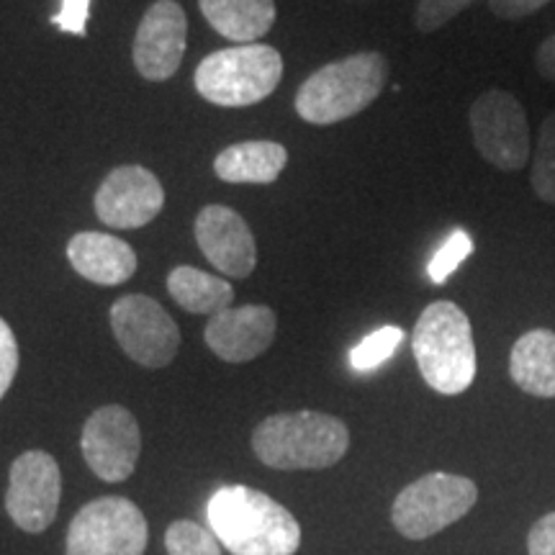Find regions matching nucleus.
<instances>
[{"instance_id":"24","label":"nucleus","mask_w":555,"mask_h":555,"mask_svg":"<svg viewBox=\"0 0 555 555\" xmlns=\"http://www.w3.org/2000/svg\"><path fill=\"white\" fill-rule=\"evenodd\" d=\"M474 253V240H470L468 232L463 229H455L453 234L446 240V245L435 253V258L429 260L427 275L433 283H446L450 275L461 268V262Z\"/></svg>"},{"instance_id":"17","label":"nucleus","mask_w":555,"mask_h":555,"mask_svg":"<svg viewBox=\"0 0 555 555\" xmlns=\"http://www.w3.org/2000/svg\"><path fill=\"white\" fill-rule=\"evenodd\" d=\"M288 165V152L283 144L268 142V139H253V142H237L221 150L214 159V172L224 183H255L268 185L281 178Z\"/></svg>"},{"instance_id":"10","label":"nucleus","mask_w":555,"mask_h":555,"mask_svg":"<svg viewBox=\"0 0 555 555\" xmlns=\"http://www.w3.org/2000/svg\"><path fill=\"white\" fill-rule=\"evenodd\" d=\"M62 499L57 461L44 450H26L13 461L5 491V512L18 530L39 535L54 522Z\"/></svg>"},{"instance_id":"29","label":"nucleus","mask_w":555,"mask_h":555,"mask_svg":"<svg viewBox=\"0 0 555 555\" xmlns=\"http://www.w3.org/2000/svg\"><path fill=\"white\" fill-rule=\"evenodd\" d=\"M545 3H551V0H489V9L499 18L515 21L540 11Z\"/></svg>"},{"instance_id":"3","label":"nucleus","mask_w":555,"mask_h":555,"mask_svg":"<svg viewBox=\"0 0 555 555\" xmlns=\"http://www.w3.org/2000/svg\"><path fill=\"white\" fill-rule=\"evenodd\" d=\"M412 350L425 384L442 397H457L476 380V345L470 319L453 301H435L412 332Z\"/></svg>"},{"instance_id":"1","label":"nucleus","mask_w":555,"mask_h":555,"mask_svg":"<svg viewBox=\"0 0 555 555\" xmlns=\"http://www.w3.org/2000/svg\"><path fill=\"white\" fill-rule=\"evenodd\" d=\"M208 530L232 555H294L301 527L283 504L249 486H221L206 504Z\"/></svg>"},{"instance_id":"12","label":"nucleus","mask_w":555,"mask_h":555,"mask_svg":"<svg viewBox=\"0 0 555 555\" xmlns=\"http://www.w3.org/2000/svg\"><path fill=\"white\" fill-rule=\"evenodd\" d=\"M93 206L106 227L139 229L163 211L165 191L152 170L142 165H121L103 178Z\"/></svg>"},{"instance_id":"14","label":"nucleus","mask_w":555,"mask_h":555,"mask_svg":"<svg viewBox=\"0 0 555 555\" xmlns=\"http://www.w3.org/2000/svg\"><path fill=\"white\" fill-rule=\"evenodd\" d=\"M196 242L204 258L229 278H247L258 266L253 229L234 208L211 204L196 217Z\"/></svg>"},{"instance_id":"20","label":"nucleus","mask_w":555,"mask_h":555,"mask_svg":"<svg viewBox=\"0 0 555 555\" xmlns=\"http://www.w3.org/2000/svg\"><path fill=\"white\" fill-rule=\"evenodd\" d=\"M168 294L180 309L191 314H219L232 307L234 288L229 281H221L219 275L204 273V270L191 266H178L168 275Z\"/></svg>"},{"instance_id":"18","label":"nucleus","mask_w":555,"mask_h":555,"mask_svg":"<svg viewBox=\"0 0 555 555\" xmlns=\"http://www.w3.org/2000/svg\"><path fill=\"white\" fill-rule=\"evenodd\" d=\"M509 376L525 393L555 399V332L538 327L512 345Z\"/></svg>"},{"instance_id":"27","label":"nucleus","mask_w":555,"mask_h":555,"mask_svg":"<svg viewBox=\"0 0 555 555\" xmlns=\"http://www.w3.org/2000/svg\"><path fill=\"white\" fill-rule=\"evenodd\" d=\"M90 16V0H62L60 13L52 16V24L65 34H75V37H86Z\"/></svg>"},{"instance_id":"9","label":"nucleus","mask_w":555,"mask_h":555,"mask_svg":"<svg viewBox=\"0 0 555 555\" xmlns=\"http://www.w3.org/2000/svg\"><path fill=\"white\" fill-rule=\"evenodd\" d=\"M111 330L121 350L142 367H165L180 350V330L155 298L131 294L114 301Z\"/></svg>"},{"instance_id":"21","label":"nucleus","mask_w":555,"mask_h":555,"mask_svg":"<svg viewBox=\"0 0 555 555\" xmlns=\"http://www.w3.org/2000/svg\"><path fill=\"white\" fill-rule=\"evenodd\" d=\"M530 183L540 201L555 206V111L540 124Z\"/></svg>"},{"instance_id":"5","label":"nucleus","mask_w":555,"mask_h":555,"mask_svg":"<svg viewBox=\"0 0 555 555\" xmlns=\"http://www.w3.org/2000/svg\"><path fill=\"white\" fill-rule=\"evenodd\" d=\"M283 57L273 47L234 44L201 60L193 75L198 95L221 108H245L266 101L281 86Z\"/></svg>"},{"instance_id":"22","label":"nucleus","mask_w":555,"mask_h":555,"mask_svg":"<svg viewBox=\"0 0 555 555\" xmlns=\"http://www.w3.org/2000/svg\"><path fill=\"white\" fill-rule=\"evenodd\" d=\"M401 343H404V330L393 327V324L371 332L350 350V365L360 373L376 371L378 365H384L399 350Z\"/></svg>"},{"instance_id":"28","label":"nucleus","mask_w":555,"mask_h":555,"mask_svg":"<svg viewBox=\"0 0 555 555\" xmlns=\"http://www.w3.org/2000/svg\"><path fill=\"white\" fill-rule=\"evenodd\" d=\"M527 551L530 555H555V512L540 517L527 535Z\"/></svg>"},{"instance_id":"23","label":"nucleus","mask_w":555,"mask_h":555,"mask_svg":"<svg viewBox=\"0 0 555 555\" xmlns=\"http://www.w3.org/2000/svg\"><path fill=\"white\" fill-rule=\"evenodd\" d=\"M165 551L168 555H224L219 538L191 519H178L168 527Z\"/></svg>"},{"instance_id":"8","label":"nucleus","mask_w":555,"mask_h":555,"mask_svg":"<svg viewBox=\"0 0 555 555\" xmlns=\"http://www.w3.org/2000/svg\"><path fill=\"white\" fill-rule=\"evenodd\" d=\"M474 144L496 170L519 172L532 152L530 124L517 95L491 88L476 99L468 114Z\"/></svg>"},{"instance_id":"11","label":"nucleus","mask_w":555,"mask_h":555,"mask_svg":"<svg viewBox=\"0 0 555 555\" xmlns=\"http://www.w3.org/2000/svg\"><path fill=\"white\" fill-rule=\"evenodd\" d=\"M80 450L88 468L101 481L121 483L134 474L142 453V433L127 406L108 404L95 409L82 425Z\"/></svg>"},{"instance_id":"15","label":"nucleus","mask_w":555,"mask_h":555,"mask_svg":"<svg viewBox=\"0 0 555 555\" xmlns=\"http://www.w3.org/2000/svg\"><path fill=\"white\" fill-rule=\"evenodd\" d=\"M275 332V311L262 304H247V307H229L214 314L206 324L204 339L208 350L224 363H249L273 345Z\"/></svg>"},{"instance_id":"25","label":"nucleus","mask_w":555,"mask_h":555,"mask_svg":"<svg viewBox=\"0 0 555 555\" xmlns=\"http://www.w3.org/2000/svg\"><path fill=\"white\" fill-rule=\"evenodd\" d=\"M470 3H476V0H420L414 13L416 29L422 34H433L448 21H453L457 13L466 11Z\"/></svg>"},{"instance_id":"30","label":"nucleus","mask_w":555,"mask_h":555,"mask_svg":"<svg viewBox=\"0 0 555 555\" xmlns=\"http://www.w3.org/2000/svg\"><path fill=\"white\" fill-rule=\"evenodd\" d=\"M535 67L545 80L555 82V34H553V37H547L543 44L538 47Z\"/></svg>"},{"instance_id":"6","label":"nucleus","mask_w":555,"mask_h":555,"mask_svg":"<svg viewBox=\"0 0 555 555\" xmlns=\"http://www.w3.org/2000/svg\"><path fill=\"white\" fill-rule=\"evenodd\" d=\"M478 486L466 476L435 470L399 491L391 522L406 540H427L474 509Z\"/></svg>"},{"instance_id":"4","label":"nucleus","mask_w":555,"mask_h":555,"mask_svg":"<svg viewBox=\"0 0 555 555\" xmlns=\"http://www.w3.org/2000/svg\"><path fill=\"white\" fill-rule=\"evenodd\" d=\"M388 62L380 52H358L330 62L304 80L296 114L314 127H332L365 111L384 93Z\"/></svg>"},{"instance_id":"16","label":"nucleus","mask_w":555,"mask_h":555,"mask_svg":"<svg viewBox=\"0 0 555 555\" xmlns=\"http://www.w3.org/2000/svg\"><path fill=\"white\" fill-rule=\"evenodd\" d=\"M67 260L95 286H121L137 273V253L127 242L103 232H80L67 242Z\"/></svg>"},{"instance_id":"7","label":"nucleus","mask_w":555,"mask_h":555,"mask_svg":"<svg viewBox=\"0 0 555 555\" xmlns=\"http://www.w3.org/2000/svg\"><path fill=\"white\" fill-rule=\"evenodd\" d=\"M147 543V519L124 496L93 499L67 530V555H144Z\"/></svg>"},{"instance_id":"26","label":"nucleus","mask_w":555,"mask_h":555,"mask_svg":"<svg viewBox=\"0 0 555 555\" xmlns=\"http://www.w3.org/2000/svg\"><path fill=\"white\" fill-rule=\"evenodd\" d=\"M18 373V343L5 319H0V399L9 393Z\"/></svg>"},{"instance_id":"19","label":"nucleus","mask_w":555,"mask_h":555,"mask_svg":"<svg viewBox=\"0 0 555 555\" xmlns=\"http://www.w3.org/2000/svg\"><path fill=\"white\" fill-rule=\"evenodd\" d=\"M214 31L234 44H255L273 29L275 0H198Z\"/></svg>"},{"instance_id":"2","label":"nucleus","mask_w":555,"mask_h":555,"mask_svg":"<svg viewBox=\"0 0 555 555\" xmlns=\"http://www.w3.org/2000/svg\"><path fill=\"white\" fill-rule=\"evenodd\" d=\"M350 448L343 420L322 412H283L262 420L253 433V450L262 466L275 470H322L339 463Z\"/></svg>"},{"instance_id":"13","label":"nucleus","mask_w":555,"mask_h":555,"mask_svg":"<svg viewBox=\"0 0 555 555\" xmlns=\"http://www.w3.org/2000/svg\"><path fill=\"white\" fill-rule=\"evenodd\" d=\"M189 39V18L176 0H155L134 34V67L144 80L165 82L178 73Z\"/></svg>"}]
</instances>
